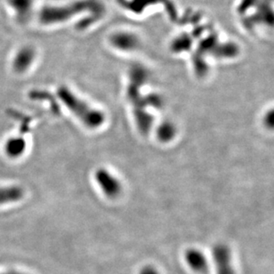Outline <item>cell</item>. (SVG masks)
I'll return each mask as SVG.
<instances>
[{
    "label": "cell",
    "instance_id": "obj_1",
    "mask_svg": "<svg viewBox=\"0 0 274 274\" xmlns=\"http://www.w3.org/2000/svg\"><path fill=\"white\" fill-rule=\"evenodd\" d=\"M99 5L95 0H80L77 2L65 5L62 7L46 6L43 7L39 13L40 23L45 25H52L64 23L67 20L84 11H96Z\"/></svg>",
    "mask_w": 274,
    "mask_h": 274
},
{
    "label": "cell",
    "instance_id": "obj_2",
    "mask_svg": "<svg viewBox=\"0 0 274 274\" xmlns=\"http://www.w3.org/2000/svg\"><path fill=\"white\" fill-rule=\"evenodd\" d=\"M58 96L65 106L89 128H97L103 123V114L90 107L68 88H59Z\"/></svg>",
    "mask_w": 274,
    "mask_h": 274
},
{
    "label": "cell",
    "instance_id": "obj_3",
    "mask_svg": "<svg viewBox=\"0 0 274 274\" xmlns=\"http://www.w3.org/2000/svg\"><path fill=\"white\" fill-rule=\"evenodd\" d=\"M212 255L216 274H235L232 252L228 246L224 243L216 244L213 248Z\"/></svg>",
    "mask_w": 274,
    "mask_h": 274
},
{
    "label": "cell",
    "instance_id": "obj_4",
    "mask_svg": "<svg viewBox=\"0 0 274 274\" xmlns=\"http://www.w3.org/2000/svg\"><path fill=\"white\" fill-rule=\"evenodd\" d=\"M95 180L104 194L108 197H116L122 191V184L106 169H99L94 174Z\"/></svg>",
    "mask_w": 274,
    "mask_h": 274
},
{
    "label": "cell",
    "instance_id": "obj_5",
    "mask_svg": "<svg viewBox=\"0 0 274 274\" xmlns=\"http://www.w3.org/2000/svg\"><path fill=\"white\" fill-rule=\"evenodd\" d=\"M185 259L187 265L194 271L206 272L208 271V259L203 252L197 248H189L185 253Z\"/></svg>",
    "mask_w": 274,
    "mask_h": 274
},
{
    "label": "cell",
    "instance_id": "obj_6",
    "mask_svg": "<svg viewBox=\"0 0 274 274\" xmlns=\"http://www.w3.org/2000/svg\"><path fill=\"white\" fill-rule=\"evenodd\" d=\"M35 51L31 47H24L18 52L13 61V69L17 73H23L32 64Z\"/></svg>",
    "mask_w": 274,
    "mask_h": 274
},
{
    "label": "cell",
    "instance_id": "obj_7",
    "mask_svg": "<svg viewBox=\"0 0 274 274\" xmlns=\"http://www.w3.org/2000/svg\"><path fill=\"white\" fill-rule=\"evenodd\" d=\"M24 194L23 187L17 185L0 187V205L17 203L23 199Z\"/></svg>",
    "mask_w": 274,
    "mask_h": 274
},
{
    "label": "cell",
    "instance_id": "obj_8",
    "mask_svg": "<svg viewBox=\"0 0 274 274\" xmlns=\"http://www.w3.org/2000/svg\"><path fill=\"white\" fill-rule=\"evenodd\" d=\"M26 149V141L23 138H12L8 139L5 145L7 155L12 158H17L23 155Z\"/></svg>",
    "mask_w": 274,
    "mask_h": 274
},
{
    "label": "cell",
    "instance_id": "obj_9",
    "mask_svg": "<svg viewBox=\"0 0 274 274\" xmlns=\"http://www.w3.org/2000/svg\"><path fill=\"white\" fill-rule=\"evenodd\" d=\"M8 3L16 11L20 22H26L30 14L32 0H8Z\"/></svg>",
    "mask_w": 274,
    "mask_h": 274
},
{
    "label": "cell",
    "instance_id": "obj_10",
    "mask_svg": "<svg viewBox=\"0 0 274 274\" xmlns=\"http://www.w3.org/2000/svg\"><path fill=\"white\" fill-rule=\"evenodd\" d=\"M173 128L171 126L163 125L158 131L159 139H161L162 141H167L173 137Z\"/></svg>",
    "mask_w": 274,
    "mask_h": 274
},
{
    "label": "cell",
    "instance_id": "obj_11",
    "mask_svg": "<svg viewBox=\"0 0 274 274\" xmlns=\"http://www.w3.org/2000/svg\"><path fill=\"white\" fill-rule=\"evenodd\" d=\"M139 274H160V272L153 266H145L139 271Z\"/></svg>",
    "mask_w": 274,
    "mask_h": 274
},
{
    "label": "cell",
    "instance_id": "obj_12",
    "mask_svg": "<svg viewBox=\"0 0 274 274\" xmlns=\"http://www.w3.org/2000/svg\"><path fill=\"white\" fill-rule=\"evenodd\" d=\"M0 274H27V273H25V272H23V271H14V270H12V271H2V272H0Z\"/></svg>",
    "mask_w": 274,
    "mask_h": 274
}]
</instances>
